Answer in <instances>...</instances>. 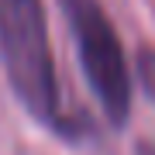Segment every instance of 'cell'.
Listing matches in <instances>:
<instances>
[{
    "label": "cell",
    "mask_w": 155,
    "mask_h": 155,
    "mask_svg": "<svg viewBox=\"0 0 155 155\" xmlns=\"http://www.w3.org/2000/svg\"><path fill=\"white\" fill-rule=\"evenodd\" d=\"M0 62L17 104L38 124L59 127V83L41 0H0Z\"/></svg>",
    "instance_id": "6da1fadb"
},
{
    "label": "cell",
    "mask_w": 155,
    "mask_h": 155,
    "mask_svg": "<svg viewBox=\"0 0 155 155\" xmlns=\"http://www.w3.org/2000/svg\"><path fill=\"white\" fill-rule=\"evenodd\" d=\"M59 7L69 21L76 59L83 66L90 93L97 97L107 121L114 127H124L131 114V69L110 17L97 0H59Z\"/></svg>",
    "instance_id": "7a4b0ae2"
},
{
    "label": "cell",
    "mask_w": 155,
    "mask_h": 155,
    "mask_svg": "<svg viewBox=\"0 0 155 155\" xmlns=\"http://www.w3.org/2000/svg\"><path fill=\"white\" fill-rule=\"evenodd\" d=\"M134 76H138V86L145 90V97L155 104V48H141L138 59H134Z\"/></svg>",
    "instance_id": "3957f363"
}]
</instances>
